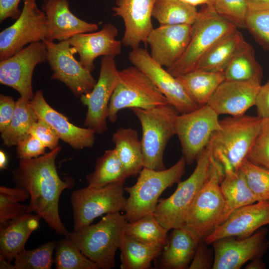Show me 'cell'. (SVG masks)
Segmentation results:
<instances>
[{
  "mask_svg": "<svg viewBox=\"0 0 269 269\" xmlns=\"http://www.w3.org/2000/svg\"><path fill=\"white\" fill-rule=\"evenodd\" d=\"M61 149L58 146L39 157L19 159L13 179L29 194L27 212L39 215L57 234L67 237L69 232L60 217L59 200L63 191L70 188L72 183L63 181L57 173L55 160Z\"/></svg>",
  "mask_w": 269,
  "mask_h": 269,
  "instance_id": "obj_1",
  "label": "cell"
},
{
  "mask_svg": "<svg viewBox=\"0 0 269 269\" xmlns=\"http://www.w3.org/2000/svg\"><path fill=\"white\" fill-rule=\"evenodd\" d=\"M263 121L258 116L246 115L220 121L221 129L212 134L207 146L224 173L238 170L247 159Z\"/></svg>",
  "mask_w": 269,
  "mask_h": 269,
  "instance_id": "obj_2",
  "label": "cell"
},
{
  "mask_svg": "<svg viewBox=\"0 0 269 269\" xmlns=\"http://www.w3.org/2000/svg\"><path fill=\"white\" fill-rule=\"evenodd\" d=\"M127 222L120 212L108 213L95 224L73 229L68 237L99 269H111L115 267L116 253L121 246Z\"/></svg>",
  "mask_w": 269,
  "mask_h": 269,
  "instance_id": "obj_3",
  "label": "cell"
},
{
  "mask_svg": "<svg viewBox=\"0 0 269 269\" xmlns=\"http://www.w3.org/2000/svg\"><path fill=\"white\" fill-rule=\"evenodd\" d=\"M186 162L182 156L173 166L162 170L143 167L136 183L125 187L129 195L124 209L128 222L153 214L159 197L167 188L180 182L185 171Z\"/></svg>",
  "mask_w": 269,
  "mask_h": 269,
  "instance_id": "obj_4",
  "label": "cell"
},
{
  "mask_svg": "<svg viewBox=\"0 0 269 269\" xmlns=\"http://www.w3.org/2000/svg\"><path fill=\"white\" fill-rule=\"evenodd\" d=\"M131 109L141 127L144 167L155 170L165 169L164 152L170 139L176 134L178 112L170 104L149 109Z\"/></svg>",
  "mask_w": 269,
  "mask_h": 269,
  "instance_id": "obj_5",
  "label": "cell"
},
{
  "mask_svg": "<svg viewBox=\"0 0 269 269\" xmlns=\"http://www.w3.org/2000/svg\"><path fill=\"white\" fill-rule=\"evenodd\" d=\"M212 158L207 146L197 158L196 167L190 176L179 182L169 197L158 200L153 215L168 231L183 227L193 202L210 175Z\"/></svg>",
  "mask_w": 269,
  "mask_h": 269,
  "instance_id": "obj_6",
  "label": "cell"
},
{
  "mask_svg": "<svg viewBox=\"0 0 269 269\" xmlns=\"http://www.w3.org/2000/svg\"><path fill=\"white\" fill-rule=\"evenodd\" d=\"M224 175L222 167L212 157L210 175L193 202L183 226L199 242L222 223L225 201L220 182Z\"/></svg>",
  "mask_w": 269,
  "mask_h": 269,
  "instance_id": "obj_7",
  "label": "cell"
},
{
  "mask_svg": "<svg viewBox=\"0 0 269 269\" xmlns=\"http://www.w3.org/2000/svg\"><path fill=\"white\" fill-rule=\"evenodd\" d=\"M236 28H238L233 23L207 4L199 11L197 20L192 25L190 39L185 52L166 70L176 77L197 69L202 58L215 43Z\"/></svg>",
  "mask_w": 269,
  "mask_h": 269,
  "instance_id": "obj_8",
  "label": "cell"
},
{
  "mask_svg": "<svg viewBox=\"0 0 269 269\" xmlns=\"http://www.w3.org/2000/svg\"><path fill=\"white\" fill-rule=\"evenodd\" d=\"M169 104L152 81L134 66L119 70L116 86L109 104L108 119L115 123L125 108L149 109Z\"/></svg>",
  "mask_w": 269,
  "mask_h": 269,
  "instance_id": "obj_9",
  "label": "cell"
},
{
  "mask_svg": "<svg viewBox=\"0 0 269 269\" xmlns=\"http://www.w3.org/2000/svg\"><path fill=\"white\" fill-rule=\"evenodd\" d=\"M125 181L114 182L100 188L87 186L73 191L70 197L73 229L90 225L104 214L124 211L127 202L124 196Z\"/></svg>",
  "mask_w": 269,
  "mask_h": 269,
  "instance_id": "obj_10",
  "label": "cell"
},
{
  "mask_svg": "<svg viewBox=\"0 0 269 269\" xmlns=\"http://www.w3.org/2000/svg\"><path fill=\"white\" fill-rule=\"evenodd\" d=\"M218 117L208 105L177 116L176 134L186 164H191L196 161L207 146L212 134L221 129Z\"/></svg>",
  "mask_w": 269,
  "mask_h": 269,
  "instance_id": "obj_11",
  "label": "cell"
},
{
  "mask_svg": "<svg viewBox=\"0 0 269 269\" xmlns=\"http://www.w3.org/2000/svg\"><path fill=\"white\" fill-rule=\"evenodd\" d=\"M19 16L0 33V60L14 55L28 44L44 41L47 33L45 13L36 0H23Z\"/></svg>",
  "mask_w": 269,
  "mask_h": 269,
  "instance_id": "obj_12",
  "label": "cell"
},
{
  "mask_svg": "<svg viewBox=\"0 0 269 269\" xmlns=\"http://www.w3.org/2000/svg\"><path fill=\"white\" fill-rule=\"evenodd\" d=\"M44 41L47 48V61L52 71L51 79L63 83L77 97L90 92L97 81L91 72L75 59L76 53L68 40L58 43L47 39Z\"/></svg>",
  "mask_w": 269,
  "mask_h": 269,
  "instance_id": "obj_13",
  "label": "cell"
},
{
  "mask_svg": "<svg viewBox=\"0 0 269 269\" xmlns=\"http://www.w3.org/2000/svg\"><path fill=\"white\" fill-rule=\"evenodd\" d=\"M47 61V48L44 41L28 46L0 62V83L15 90L20 97L29 100L34 94L32 75L37 64Z\"/></svg>",
  "mask_w": 269,
  "mask_h": 269,
  "instance_id": "obj_14",
  "label": "cell"
},
{
  "mask_svg": "<svg viewBox=\"0 0 269 269\" xmlns=\"http://www.w3.org/2000/svg\"><path fill=\"white\" fill-rule=\"evenodd\" d=\"M118 72L114 57H103L98 81L90 92L80 96L81 102L87 107L84 125L97 133L107 130L109 104L117 83Z\"/></svg>",
  "mask_w": 269,
  "mask_h": 269,
  "instance_id": "obj_15",
  "label": "cell"
},
{
  "mask_svg": "<svg viewBox=\"0 0 269 269\" xmlns=\"http://www.w3.org/2000/svg\"><path fill=\"white\" fill-rule=\"evenodd\" d=\"M129 59L148 76L178 113H187L200 107L189 97L177 79L156 62L146 49L139 47L132 49Z\"/></svg>",
  "mask_w": 269,
  "mask_h": 269,
  "instance_id": "obj_16",
  "label": "cell"
},
{
  "mask_svg": "<svg viewBox=\"0 0 269 269\" xmlns=\"http://www.w3.org/2000/svg\"><path fill=\"white\" fill-rule=\"evenodd\" d=\"M267 233L266 228H261L247 238L230 237L214 241L212 269H240L248 261L261 258L269 245Z\"/></svg>",
  "mask_w": 269,
  "mask_h": 269,
  "instance_id": "obj_17",
  "label": "cell"
},
{
  "mask_svg": "<svg viewBox=\"0 0 269 269\" xmlns=\"http://www.w3.org/2000/svg\"><path fill=\"white\" fill-rule=\"evenodd\" d=\"M269 224V200L257 201L233 212L203 240L207 245L226 237L245 238Z\"/></svg>",
  "mask_w": 269,
  "mask_h": 269,
  "instance_id": "obj_18",
  "label": "cell"
},
{
  "mask_svg": "<svg viewBox=\"0 0 269 269\" xmlns=\"http://www.w3.org/2000/svg\"><path fill=\"white\" fill-rule=\"evenodd\" d=\"M157 0H116L113 7L114 15L121 17L125 24L122 44L132 49L147 44V37L153 29L151 21L154 5Z\"/></svg>",
  "mask_w": 269,
  "mask_h": 269,
  "instance_id": "obj_19",
  "label": "cell"
},
{
  "mask_svg": "<svg viewBox=\"0 0 269 269\" xmlns=\"http://www.w3.org/2000/svg\"><path fill=\"white\" fill-rule=\"evenodd\" d=\"M118 30L111 23L105 24L99 31L77 34L68 41L79 61L87 70L95 69L94 61L99 56L115 57L121 53L122 41L116 39Z\"/></svg>",
  "mask_w": 269,
  "mask_h": 269,
  "instance_id": "obj_20",
  "label": "cell"
},
{
  "mask_svg": "<svg viewBox=\"0 0 269 269\" xmlns=\"http://www.w3.org/2000/svg\"><path fill=\"white\" fill-rule=\"evenodd\" d=\"M261 86L256 81L224 80L210 97L207 105L219 116H240L255 105Z\"/></svg>",
  "mask_w": 269,
  "mask_h": 269,
  "instance_id": "obj_21",
  "label": "cell"
},
{
  "mask_svg": "<svg viewBox=\"0 0 269 269\" xmlns=\"http://www.w3.org/2000/svg\"><path fill=\"white\" fill-rule=\"evenodd\" d=\"M191 29L192 25L187 24L160 25L153 28L146 41L151 57L162 67H171L185 52Z\"/></svg>",
  "mask_w": 269,
  "mask_h": 269,
  "instance_id": "obj_22",
  "label": "cell"
},
{
  "mask_svg": "<svg viewBox=\"0 0 269 269\" xmlns=\"http://www.w3.org/2000/svg\"><path fill=\"white\" fill-rule=\"evenodd\" d=\"M30 104L38 120L50 125L60 139L74 148L91 147L95 141L96 132L88 128H81L70 123L67 118L52 108L44 99L42 91L34 93Z\"/></svg>",
  "mask_w": 269,
  "mask_h": 269,
  "instance_id": "obj_23",
  "label": "cell"
},
{
  "mask_svg": "<svg viewBox=\"0 0 269 269\" xmlns=\"http://www.w3.org/2000/svg\"><path fill=\"white\" fill-rule=\"evenodd\" d=\"M41 9L47 23V40H68L80 33L96 31V23L88 22L75 16L69 8V0H43Z\"/></svg>",
  "mask_w": 269,
  "mask_h": 269,
  "instance_id": "obj_24",
  "label": "cell"
},
{
  "mask_svg": "<svg viewBox=\"0 0 269 269\" xmlns=\"http://www.w3.org/2000/svg\"><path fill=\"white\" fill-rule=\"evenodd\" d=\"M40 219L36 214L26 212L0 226V256L10 263L14 259L38 227Z\"/></svg>",
  "mask_w": 269,
  "mask_h": 269,
  "instance_id": "obj_25",
  "label": "cell"
},
{
  "mask_svg": "<svg viewBox=\"0 0 269 269\" xmlns=\"http://www.w3.org/2000/svg\"><path fill=\"white\" fill-rule=\"evenodd\" d=\"M199 242L183 227L172 229L160 255V268L187 269Z\"/></svg>",
  "mask_w": 269,
  "mask_h": 269,
  "instance_id": "obj_26",
  "label": "cell"
},
{
  "mask_svg": "<svg viewBox=\"0 0 269 269\" xmlns=\"http://www.w3.org/2000/svg\"><path fill=\"white\" fill-rule=\"evenodd\" d=\"M112 140L128 178L136 176L144 167L141 140L136 131L120 128L113 135Z\"/></svg>",
  "mask_w": 269,
  "mask_h": 269,
  "instance_id": "obj_27",
  "label": "cell"
},
{
  "mask_svg": "<svg viewBox=\"0 0 269 269\" xmlns=\"http://www.w3.org/2000/svg\"><path fill=\"white\" fill-rule=\"evenodd\" d=\"M220 188L225 201L222 223L235 210L258 201L241 168L225 173Z\"/></svg>",
  "mask_w": 269,
  "mask_h": 269,
  "instance_id": "obj_28",
  "label": "cell"
},
{
  "mask_svg": "<svg viewBox=\"0 0 269 269\" xmlns=\"http://www.w3.org/2000/svg\"><path fill=\"white\" fill-rule=\"evenodd\" d=\"M245 41L238 28L229 32L211 47L201 60L197 69L213 72H224Z\"/></svg>",
  "mask_w": 269,
  "mask_h": 269,
  "instance_id": "obj_29",
  "label": "cell"
},
{
  "mask_svg": "<svg viewBox=\"0 0 269 269\" xmlns=\"http://www.w3.org/2000/svg\"><path fill=\"white\" fill-rule=\"evenodd\" d=\"M176 78L189 97L199 107L207 104L216 89L225 80L224 72L199 69Z\"/></svg>",
  "mask_w": 269,
  "mask_h": 269,
  "instance_id": "obj_30",
  "label": "cell"
},
{
  "mask_svg": "<svg viewBox=\"0 0 269 269\" xmlns=\"http://www.w3.org/2000/svg\"><path fill=\"white\" fill-rule=\"evenodd\" d=\"M164 246L140 242L125 235L121 246V269H147Z\"/></svg>",
  "mask_w": 269,
  "mask_h": 269,
  "instance_id": "obj_31",
  "label": "cell"
},
{
  "mask_svg": "<svg viewBox=\"0 0 269 269\" xmlns=\"http://www.w3.org/2000/svg\"><path fill=\"white\" fill-rule=\"evenodd\" d=\"M224 74L225 80L261 83L263 69L256 58L252 45L245 42L227 65Z\"/></svg>",
  "mask_w": 269,
  "mask_h": 269,
  "instance_id": "obj_32",
  "label": "cell"
},
{
  "mask_svg": "<svg viewBox=\"0 0 269 269\" xmlns=\"http://www.w3.org/2000/svg\"><path fill=\"white\" fill-rule=\"evenodd\" d=\"M198 15L196 6L180 0H157L152 11V17L160 25H192Z\"/></svg>",
  "mask_w": 269,
  "mask_h": 269,
  "instance_id": "obj_33",
  "label": "cell"
},
{
  "mask_svg": "<svg viewBox=\"0 0 269 269\" xmlns=\"http://www.w3.org/2000/svg\"><path fill=\"white\" fill-rule=\"evenodd\" d=\"M38 120L30 104V100L20 97L16 101L13 117L6 128L1 132L4 144L8 146L17 143L29 134L32 125Z\"/></svg>",
  "mask_w": 269,
  "mask_h": 269,
  "instance_id": "obj_34",
  "label": "cell"
},
{
  "mask_svg": "<svg viewBox=\"0 0 269 269\" xmlns=\"http://www.w3.org/2000/svg\"><path fill=\"white\" fill-rule=\"evenodd\" d=\"M128 177L115 150L108 149L97 158L94 171L86 176L87 186L100 188L110 183L126 180Z\"/></svg>",
  "mask_w": 269,
  "mask_h": 269,
  "instance_id": "obj_35",
  "label": "cell"
},
{
  "mask_svg": "<svg viewBox=\"0 0 269 269\" xmlns=\"http://www.w3.org/2000/svg\"><path fill=\"white\" fill-rule=\"evenodd\" d=\"M168 230L157 220L153 214H149L131 222H127L125 235L135 240L148 244L164 246L167 240Z\"/></svg>",
  "mask_w": 269,
  "mask_h": 269,
  "instance_id": "obj_36",
  "label": "cell"
},
{
  "mask_svg": "<svg viewBox=\"0 0 269 269\" xmlns=\"http://www.w3.org/2000/svg\"><path fill=\"white\" fill-rule=\"evenodd\" d=\"M54 263L57 269H99L69 237L56 242Z\"/></svg>",
  "mask_w": 269,
  "mask_h": 269,
  "instance_id": "obj_37",
  "label": "cell"
},
{
  "mask_svg": "<svg viewBox=\"0 0 269 269\" xmlns=\"http://www.w3.org/2000/svg\"><path fill=\"white\" fill-rule=\"evenodd\" d=\"M55 241H49L31 250L23 249L15 257L13 269H50L54 263Z\"/></svg>",
  "mask_w": 269,
  "mask_h": 269,
  "instance_id": "obj_38",
  "label": "cell"
},
{
  "mask_svg": "<svg viewBox=\"0 0 269 269\" xmlns=\"http://www.w3.org/2000/svg\"><path fill=\"white\" fill-rule=\"evenodd\" d=\"M27 190L20 187H0V226L27 212L28 205L20 204L29 198Z\"/></svg>",
  "mask_w": 269,
  "mask_h": 269,
  "instance_id": "obj_39",
  "label": "cell"
},
{
  "mask_svg": "<svg viewBox=\"0 0 269 269\" xmlns=\"http://www.w3.org/2000/svg\"><path fill=\"white\" fill-rule=\"evenodd\" d=\"M207 4L237 28H246L249 11L247 0H209Z\"/></svg>",
  "mask_w": 269,
  "mask_h": 269,
  "instance_id": "obj_40",
  "label": "cell"
},
{
  "mask_svg": "<svg viewBox=\"0 0 269 269\" xmlns=\"http://www.w3.org/2000/svg\"><path fill=\"white\" fill-rule=\"evenodd\" d=\"M258 201L269 200V170L246 159L241 168Z\"/></svg>",
  "mask_w": 269,
  "mask_h": 269,
  "instance_id": "obj_41",
  "label": "cell"
},
{
  "mask_svg": "<svg viewBox=\"0 0 269 269\" xmlns=\"http://www.w3.org/2000/svg\"><path fill=\"white\" fill-rule=\"evenodd\" d=\"M247 160L269 170V119H264L262 126Z\"/></svg>",
  "mask_w": 269,
  "mask_h": 269,
  "instance_id": "obj_42",
  "label": "cell"
},
{
  "mask_svg": "<svg viewBox=\"0 0 269 269\" xmlns=\"http://www.w3.org/2000/svg\"><path fill=\"white\" fill-rule=\"evenodd\" d=\"M246 28L261 45L269 49V9L249 11L246 19Z\"/></svg>",
  "mask_w": 269,
  "mask_h": 269,
  "instance_id": "obj_43",
  "label": "cell"
},
{
  "mask_svg": "<svg viewBox=\"0 0 269 269\" xmlns=\"http://www.w3.org/2000/svg\"><path fill=\"white\" fill-rule=\"evenodd\" d=\"M29 134L37 137L51 150L56 148L60 139L56 131L48 123L38 120L31 127Z\"/></svg>",
  "mask_w": 269,
  "mask_h": 269,
  "instance_id": "obj_44",
  "label": "cell"
},
{
  "mask_svg": "<svg viewBox=\"0 0 269 269\" xmlns=\"http://www.w3.org/2000/svg\"><path fill=\"white\" fill-rule=\"evenodd\" d=\"M45 148L37 137L29 134L17 143L16 151L19 159H28L44 154Z\"/></svg>",
  "mask_w": 269,
  "mask_h": 269,
  "instance_id": "obj_45",
  "label": "cell"
},
{
  "mask_svg": "<svg viewBox=\"0 0 269 269\" xmlns=\"http://www.w3.org/2000/svg\"><path fill=\"white\" fill-rule=\"evenodd\" d=\"M213 262L212 252L207 247V244L203 240L200 241L198 245L189 269H212Z\"/></svg>",
  "mask_w": 269,
  "mask_h": 269,
  "instance_id": "obj_46",
  "label": "cell"
},
{
  "mask_svg": "<svg viewBox=\"0 0 269 269\" xmlns=\"http://www.w3.org/2000/svg\"><path fill=\"white\" fill-rule=\"evenodd\" d=\"M16 102L7 95H0V131L1 133L8 126L13 117Z\"/></svg>",
  "mask_w": 269,
  "mask_h": 269,
  "instance_id": "obj_47",
  "label": "cell"
},
{
  "mask_svg": "<svg viewBox=\"0 0 269 269\" xmlns=\"http://www.w3.org/2000/svg\"><path fill=\"white\" fill-rule=\"evenodd\" d=\"M258 116L269 119V79L261 85L257 95L255 105Z\"/></svg>",
  "mask_w": 269,
  "mask_h": 269,
  "instance_id": "obj_48",
  "label": "cell"
},
{
  "mask_svg": "<svg viewBox=\"0 0 269 269\" xmlns=\"http://www.w3.org/2000/svg\"><path fill=\"white\" fill-rule=\"evenodd\" d=\"M21 0H0V21L7 18L16 20L21 11L19 4Z\"/></svg>",
  "mask_w": 269,
  "mask_h": 269,
  "instance_id": "obj_49",
  "label": "cell"
},
{
  "mask_svg": "<svg viewBox=\"0 0 269 269\" xmlns=\"http://www.w3.org/2000/svg\"><path fill=\"white\" fill-rule=\"evenodd\" d=\"M249 11H257L269 9V0H247Z\"/></svg>",
  "mask_w": 269,
  "mask_h": 269,
  "instance_id": "obj_50",
  "label": "cell"
},
{
  "mask_svg": "<svg viewBox=\"0 0 269 269\" xmlns=\"http://www.w3.org/2000/svg\"><path fill=\"white\" fill-rule=\"evenodd\" d=\"M266 268V265L261 259V258L252 260L251 263L248 264L246 268L247 269H263Z\"/></svg>",
  "mask_w": 269,
  "mask_h": 269,
  "instance_id": "obj_51",
  "label": "cell"
},
{
  "mask_svg": "<svg viewBox=\"0 0 269 269\" xmlns=\"http://www.w3.org/2000/svg\"><path fill=\"white\" fill-rule=\"evenodd\" d=\"M184 2L196 6L200 4H206L208 3L209 0H180Z\"/></svg>",
  "mask_w": 269,
  "mask_h": 269,
  "instance_id": "obj_52",
  "label": "cell"
},
{
  "mask_svg": "<svg viewBox=\"0 0 269 269\" xmlns=\"http://www.w3.org/2000/svg\"><path fill=\"white\" fill-rule=\"evenodd\" d=\"M3 257L0 256V269H13V265Z\"/></svg>",
  "mask_w": 269,
  "mask_h": 269,
  "instance_id": "obj_53",
  "label": "cell"
},
{
  "mask_svg": "<svg viewBox=\"0 0 269 269\" xmlns=\"http://www.w3.org/2000/svg\"><path fill=\"white\" fill-rule=\"evenodd\" d=\"M7 162L6 155L2 151H0V168L1 169L6 168Z\"/></svg>",
  "mask_w": 269,
  "mask_h": 269,
  "instance_id": "obj_54",
  "label": "cell"
}]
</instances>
